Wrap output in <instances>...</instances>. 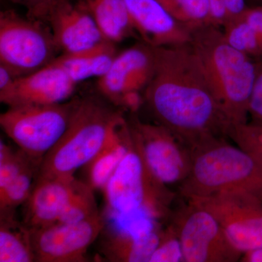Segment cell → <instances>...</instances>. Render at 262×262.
<instances>
[{
	"label": "cell",
	"mask_w": 262,
	"mask_h": 262,
	"mask_svg": "<svg viewBox=\"0 0 262 262\" xmlns=\"http://www.w3.org/2000/svg\"><path fill=\"white\" fill-rule=\"evenodd\" d=\"M155 48L154 75L144 101L158 123L192 149L228 136L231 126L190 44Z\"/></svg>",
	"instance_id": "1"
},
{
	"label": "cell",
	"mask_w": 262,
	"mask_h": 262,
	"mask_svg": "<svg viewBox=\"0 0 262 262\" xmlns=\"http://www.w3.org/2000/svg\"><path fill=\"white\" fill-rule=\"evenodd\" d=\"M189 44L231 126L247 123L257 62L232 47L220 27L209 25L193 31Z\"/></svg>",
	"instance_id": "2"
},
{
	"label": "cell",
	"mask_w": 262,
	"mask_h": 262,
	"mask_svg": "<svg viewBox=\"0 0 262 262\" xmlns=\"http://www.w3.org/2000/svg\"><path fill=\"white\" fill-rule=\"evenodd\" d=\"M192 165L180 192L187 199L230 192L262 200V164L238 146L218 138L191 149Z\"/></svg>",
	"instance_id": "3"
},
{
	"label": "cell",
	"mask_w": 262,
	"mask_h": 262,
	"mask_svg": "<svg viewBox=\"0 0 262 262\" xmlns=\"http://www.w3.org/2000/svg\"><path fill=\"white\" fill-rule=\"evenodd\" d=\"M118 113L98 98H80L64 134L43 158L35 180L74 178L102 147Z\"/></svg>",
	"instance_id": "4"
},
{
	"label": "cell",
	"mask_w": 262,
	"mask_h": 262,
	"mask_svg": "<svg viewBox=\"0 0 262 262\" xmlns=\"http://www.w3.org/2000/svg\"><path fill=\"white\" fill-rule=\"evenodd\" d=\"M132 136V135H131ZM132 145L103 189V217L166 216L173 194L149 170L139 146Z\"/></svg>",
	"instance_id": "5"
},
{
	"label": "cell",
	"mask_w": 262,
	"mask_h": 262,
	"mask_svg": "<svg viewBox=\"0 0 262 262\" xmlns=\"http://www.w3.org/2000/svg\"><path fill=\"white\" fill-rule=\"evenodd\" d=\"M49 27L14 10L0 13V65L15 78L47 67L61 54Z\"/></svg>",
	"instance_id": "6"
},
{
	"label": "cell",
	"mask_w": 262,
	"mask_h": 262,
	"mask_svg": "<svg viewBox=\"0 0 262 262\" xmlns=\"http://www.w3.org/2000/svg\"><path fill=\"white\" fill-rule=\"evenodd\" d=\"M80 99L75 98L56 104L10 106L0 115V125L39 167L64 134Z\"/></svg>",
	"instance_id": "7"
},
{
	"label": "cell",
	"mask_w": 262,
	"mask_h": 262,
	"mask_svg": "<svg viewBox=\"0 0 262 262\" xmlns=\"http://www.w3.org/2000/svg\"><path fill=\"white\" fill-rule=\"evenodd\" d=\"M185 262H233L242 253L231 244L211 212L188 202L174 217Z\"/></svg>",
	"instance_id": "8"
},
{
	"label": "cell",
	"mask_w": 262,
	"mask_h": 262,
	"mask_svg": "<svg viewBox=\"0 0 262 262\" xmlns=\"http://www.w3.org/2000/svg\"><path fill=\"white\" fill-rule=\"evenodd\" d=\"M188 202L211 212L229 242L242 254L262 246V200L242 192L194 198Z\"/></svg>",
	"instance_id": "9"
},
{
	"label": "cell",
	"mask_w": 262,
	"mask_h": 262,
	"mask_svg": "<svg viewBox=\"0 0 262 262\" xmlns=\"http://www.w3.org/2000/svg\"><path fill=\"white\" fill-rule=\"evenodd\" d=\"M128 124L133 139L155 177L165 185L182 184L190 172L191 149L159 123H145L134 117Z\"/></svg>",
	"instance_id": "10"
},
{
	"label": "cell",
	"mask_w": 262,
	"mask_h": 262,
	"mask_svg": "<svg viewBox=\"0 0 262 262\" xmlns=\"http://www.w3.org/2000/svg\"><path fill=\"white\" fill-rule=\"evenodd\" d=\"M102 214L78 223H56L32 231L35 261H87L88 250L104 227Z\"/></svg>",
	"instance_id": "11"
},
{
	"label": "cell",
	"mask_w": 262,
	"mask_h": 262,
	"mask_svg": "<svg viewBox=\"0 0 262 262\" xmlns=\"http://www.w3.org/2000/svg\"><path fill=\"white\" fill-rule=\"evenodd\" d=\"M36 19L49 27L62 53L83 51L108 40L83 0H62Z\"/></svg>",
	"instance_id": "12"
},
{
	"label": "cell",
	"mask_w": 262,
	"mask_h": 262,
	"mask_svg": "<svg viewBox=\"0 0 262 262\" xmlns=\"http://www.w3.org/2000/svg\"><path fill=\"white\" fill-rule=\"evenodd\" d=\"M155 67V48L142 42L115 57L110 70L98 79L97 89L103 97L120 106L122 98L145 91Z\"/></svg>",
	"instance_id": "13"
},
{
	"label": "cell",
	"mask_w": 262,
	"mask_h": 262,
	"mask_svg": "<svg viewBox=\"0 0 262 262\" xmlns=\"http://www.w3.org/2000/svg\"><path fill=\"white\" fill-rule=\"evenodd\" d=\"M77 83L54 63L28 75L15 78L0 91V101L10 106L48 105L66 102L75 92Z\"/></svg>",
	"instance_id": "14"
},
{
	"label": "cell",
	"mask_w": 262,
	"mask_h": 262,
	"mask_svg": "<svg viewBox=\"0 0 262 262\" xmlns=\"http://www.w3.org/2000/svg\"><path fill=\"white\" fill-rule=\"evenodd\" d=\"M142 42L151 47L189 44L192 32L179 23L159 0H125Z\"/></svg>",
	"instance_id": "15"
},
{
	"label": "cell",
	"mask_w": 262,
	"mask_h": 262,
	"mask_svg": "<svg viewBox=\"0 0 262 262\" xmlns=\"http://www.w3.org/2000/svg\"><path fill=\"white\" fill-rule=\"evenodd\" d=\"M80 181L71 179H37L24 203L23 223L36 230L57 223Z\"/></svg>",
	"instance_id": "16"
},
{
	"label": "cell",
	"mask_w": 262,
	"mask_h": 262,
	"mask_svg": "<svg viewBox=\"0 0 262 262\" xmlns=\"http://www.w3.org/2000/svg\"><path fill=\"white\" fill-rule=\"evenodd\" d=\"M128 122L118 113L110 127L102 147L85 168L86 184L94 190L103 191L132 145Z\"/></svg>",
	"instance_id": "17"
},
{
	"label": "cell",
	"mask_w": 262,
	"mask_h": 262,
	"mask_svg": "<svg viewBox=\"0 0 262 262\" xmlns=\"http://www.w3.org/2000/svg\"><path fill=\"white\" fill-rule=\"evenodd\" d=\"M161 234L160 229L137 234L105 225L99 235V251L108 261L149 262Z\"/></svg>",
	"instance_id": "18"
},
{
	"label": "cell",
	"mask_w": 262,
	"mask_h": 262,
	"mask_svg": "<svg viewBox=\"0 0 262 262\" xmlns=\"http://www.w3.org/2000/svg\"><path fill=\"white\" fill-rule=\"evenodd\" d=\"M116 43L110 40L75 53H61L52 63L59 66L76 83L104 75L117 56Z\"/></svg>",
	"instance_id": "19"
},
{
	"label": "cell",
	"mask_w": 262,
	"mask_h": 262,
	"mask_svg": "<svg viewBox=\"0 0 262 262\" xmlns=\"http://www.w3.org/2000/svg\"><path fill=\"white\" fill-rule=\"evenodd\" d=\"M108 40L117 43L136 32L125 0H83Z\"/></svg>",
	"instance_id": "20"
},
{
	"label": "cell",
	"mask_w": 262,
	"mask_h": 262,
	"mask_svg": "<svg viewBox=\"0 0 262 262\" xmlns=\"http://www.w3.org/2000/svg\"><path fill=\"white\" fill-rule=\"evenodd\" d=\"M35 261L32 231L15 220L14 213H0V262Z\"/></svg>",
	"instance_id": "21"
},
{
	"label": "cell",
	"mask_w": 262,
	"mask_h": 262,
	"mask_svg": "<svg viewBox=\"0 0 262 262\" xmlns=\"http://www.w3.org/2000/svg\"><path fill=\"white\" fill-rule=\"evenodd\" d=\"M39 170L37 165H29L6 187L0 189V213H14L15 208L24 204L32 193L33 179Z\"/></svg>",
	"instance_id": "22"
},
{
	"label": "cell",
	"mask_w": 262,
	"mask_h": 262,
	"mask_svg": "<svg viewBox=\"0 0 262 262\" xmlns=\"http://www.w3.org/2000/svg\"><path fill=\"white\" fill-rule=\"evenodd\" d=\"M179 23L191 32L208 26L209 0H159Z\"/></svg>",
	"instance_id": "23"
},
{
	"label": "cell",
	"mask_w": 262,
	"mask_h": 262,
	"mask_svg": "<svg viewBox=\"0 0 262 262\" xmlns=\"http://www.w3.org/2000/svg\"><path fill=\"white\" fill-rule=\"evenodd\" d=\"M94 192L89 184L80 181L57 223H78L99 214Z\"/></svg>",
	"instance_id": "24"
},
{
	"label": "cell",
	"mask_w": 262,
	"mask_h": 262,
	"mask_svg": "<svg viewBox=\"0 0 262 262\" xmlns=\"http://www.w3.org/2000/svg\"><path fill=\"white\" fill-rule=\"evenodd\" d=\"M223 32L232 47L251 57L262 56V35L241 18L227 22Z\"/></svg>",
	"instance_id": "25"
},
{
	"label": "cell",
	"mask_w": 262,
	"mask_h": 262,
	"mask_svg": "<svg viewBox=\"0 0 262 262\" xmlns=\"http://www.w3.org/2000/svg\"><path fill=\"white\" fill-rule=\"evenodd\" d=\"M229 137L262 164V127L251 122L231 127Z\"/></svg>",
	"instance_id": "26"
},
{
	"label": "cell",
	"mask_w": 262,
	"mask_h": 262,
	"mask_svg": "<svg viewBox=\"0 0 262 262\" xmlns=\"http://www.w3.org/2000/svg\"><path fill=\"white\" fill-rule=\"evenodd\" d=\"M184 261L180 241L171 226L162 231L159 244L155 250L149 262Z\"/></svg>",
	"instance_id": "27"
},
{
	"label": "cell",
	"mask_w": 262,
	"mask_h": 262,
	"mask_svg": "<svg viewBox=\"0 0 262 262\" xmlns=\"http://www.w3.org/2000/svg\"><path fill=\"white\" fill-rule=\"evenodd\" d=\"M251 123L262 127V61L257 62V75L248 107Z\"/></svg>",
	"instance_id": "28"
},
{
	"label": "cell",
	"mask_w": 262,
	"mask_h": 262,
	"mask_svg": "<svg viewBox=\"0 0 262 262\" xmlns=\"http://www.w3.org/2000/svg\"><path fill=\"white\" fill-rule=\"evenodd\" d=\"M13 4L20 5L27 10V15L33 18H38L45 12L62 0H8Z\"/></svg>",
	"instance_id": "29"
},
{
	"label": "cell",
	"mask_w": 262,
	"mask_h": 262,
	"mask_svg": "<svg viewBox=\"0 0 262 262\" xmlns=\"http://www.w3.org/2000/svg\"><path fill=\"white\" fill-rule=\"evenodd\" d=\"M208 26L225 27L228 20L225 0H209Z\"/></svg>",
	"instance_id": "30"
},
{
	"label": "cell",
	"mask_w": 262,
	"mask_h": 262,
	"mask_svg": "<svg viewBox=\"0 0 262 262\" xmlns=\"http://www.w3.org/2000/svg\"><path fill=\"white\" fill-rule=\"evenodd\" d=\"M226 9L228 14V20L239 18L247 9L245 0H225Z\"/></svg>",
	"instance_id": "31"
},
{
	"label": "cell",
	"mask_w": 262,
	"mask_h": 262,
	"mask_svg": "<svg viewBox=\"0 0 262 262\" xmlns=\"http://www.w3.org/2000/svg\"><path fill=\"white\" fill-rule=\"evenodd\" d=\"M241 259L244 262H262V246L246 251Z\"/></svg>",
	"instance_id": "32"
},
{
	"label": "cell",
	"mask_w": 262,
	"mask_h": 262,
	"mask_svg": "<svg viewBox=\"0 0 262 262\" xmlns=\"http://www.w3.org/2000/svg\"></svg>",
	"instance_id": "33"
}]
</instances>
